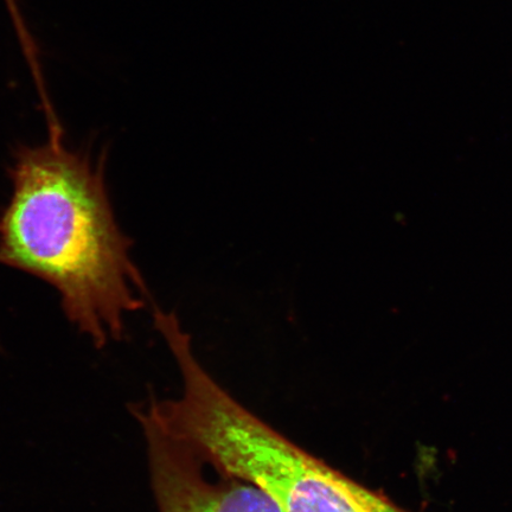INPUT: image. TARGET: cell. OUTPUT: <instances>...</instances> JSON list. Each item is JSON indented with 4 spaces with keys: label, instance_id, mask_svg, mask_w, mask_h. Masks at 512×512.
<instances>
[{
    "label": "cell",
    "instance_id": "cell-1",
    "mask_svg": "<svg viewBox=\"0 0 512 512\" xmlns=\"http://www.w3.org/2000/svg\"><path fill=\"white\" fill-rule=\"evenodd\" d=\"M105 153L72 149L64 128L19 144L11 194L0 211V264L34 275L59 294L64 316L96 348L120 341L147 288L131 258L106 184Z\"/></svg>",
    "mask_w": 512,
    "mask_h": 512
},
{
    "label": "cell",
    "instance_id": "cell-2",
    "mask_svg": "<svg viewBox=\"0 0 512 512\" xmlns=\"http://www.w3.org/2000/svg\"><path fill=\"white\" fill-rule=\"evenodd\" d=\"M181 396L151 399L149 412L211 465L252 483L283 512H411L292 443L234 399L203 368L183 330L166 337Z\"/></svg>",
    "mask_w": 512,
    "mask_h": 512
},
{
    "label": "cell",
    "instance_id": "cell-3",
    "mask_svg": "<svg viewBox=\"0 0 512 512\" xmlns=\"http://www.w3.org/2000/svg\"><path fill=\"white\" fill-rule=\"evenodd\" d=\"M132 414L145 435L158 512H283L258 486L211 465L144 405Z\"/></svg>",
    "mask_w": 512,
    "mask_h": 512
},
{
    "label": "cell",
    "instance_id": "cell-4",
    "mask_svg": "<svg viewBox=\"0 0 512 512\" xmlns=\"http://www.w3.org/2000/svg\"><path fill=\"white\" fill-rule=\"evenodd\" d=\"M4 4L9 12L12 25H14L16 36L21 38L27 37L30 29L27 22H25L18 0H4Z\"/></svg>",
    "mask_w": 512,
    "mask_h": 512
}]
</instances>
